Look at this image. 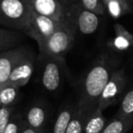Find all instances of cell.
I'll return each instance as SVG.
<instances>
[{
  "label": "cell",
  "mask_w": 133,
  "mask_h": 133,
  "mask_svg": "<svg viewBox=\"0 0 133 133\" xmlns=\"http://www.w3.org/2000/svg\"><path fill=\"white\" fill-rule=\"evenodd\" d=\"M118 66L116 57L108 54H103L95 60L83 78L78 103L79 107L85 111L98 108L100 95Z\"/></svg>",
  "instance_id": "cell-1"
},
{
  "label": "cell",
  "mask_w": 133,
  "mask_h": 133,
  "mask_svg": "<svg viewBox=\"0 0 133 133\" xmlns=\"http://www.w3.org/2000/svg\"><path fill=\"white\" fill-rule=\"evenodd\" d=\"M77 28L66 17L38 49L42 57H65L74 45Z\"/></svg>",
  "instance_id": "cell-2"
},
{
  "label": "cell",
  "mask_w": 133,
  "mask_h": 133,
  "mask_svg": "<svg viewBox=\"0 0 133 133\" xmlns=\"http://www.w3.org/2000/svg\"><path fill=\"white\" fill-rule=\"evenodd\" d=\"M33 13L28 0H0V24L25 31Z\"/></svg>",
  "instance_id": "cell-3"
},
{
  "label": "cell",
  "mask_w": 133,
  "mask_h": 133,
  "mask_svg": "<svg viewBox=\"0 0 133 133\" xmlns=\"http://www.w3.org/2000/svg\"><path fill=\"white\" fill-rule=\"evenodd\" d=\"M129 86V78L125 69L118 68L111 75L98 99V109L104 111L108 108L120 102Z\"/></svg>",
  "instance_id": "cell-4"
},
{
  "label": "cell",
  "mask_w": 133,
  "mask_h": 133,
  "mask_svg": "<svg viewBox=\"0 0 133 133\" xmlns=\"http://www.w3.org/2000/svg\"><path fill=\"white\" fill-rule=\"evenodd\" d=\"M64 20H55L33 11L25 32L37 42L39 48L48 40V37L61 26Z\"/></svg>",
  "instance_id": "cell-5"
},
{
  "label": "cell",
  "mask_w": 133,
  "mask_h": 133,
  "mask_svg": "<svg viewBox=\"0 0 133 133\" xmlns=\"http://www.w3.org/2000/svg\"><path fill=\"white\" fill-rule=\"evenodd\" d=\"M68 17L77 28V31L83 35L93 34L99 25L98 15L83 8L78 3L69 6Z\"/></svg>",
  "instance_id": "cell-6"
},
{
  "label": "cell",
  "mask_w": 133,
  "mask_h": 133,
  "mask_svg": "<svg viewBox=\"0 0 133 133\" xmlns=\"http://www.w3.org/2000/svg\"><path fill=\"white\" fill-rule=\"evenodd\" d=\"M45 59L42 72V85L48 91L54 92L60 87L63 70L65 68L64 57H43Z\"/></svg>",
  "instance_id": "cell-7"
},
{
  "label": "cell",
  "mask_w": 133,
  "mask_h": 133,
  "mask_svg": "<svg viewBox=\"0 0 133 133\" xmlns=\"http://www.w3.org/2000/svg\"><path fill=\"white\" fill-rule=\"evenodd\" d=\"M28 52L26 48L17 46L0 53V87L8 82L13 69Z\"/></svg>",
  "instance_id": "cell-8"
},
{
  "label": "cell",
  "mask_w": 133,
  "mask_h": 133,
  "mask_svg": "<svg viewBox=\"0 0 133 133\" xmlns=\"http://www.w3.org/2000/svg\"><path fill=\"white\" fill-rule=\"evenodd\" d=\"M33 11L55 20L63 21L68 17V6L60 0H28Z\"/></svg>",
  "instance_id": "cell-9"
},
{
  "label": "cell",
  "mask_w": 133,
  "mask_h": 133,
  "mask_svg": "<svg viewBox=\"0 0 133 133\" xmlns=\"http://www.w3.org/2000/svg\"><path fill=\"white\" fill-rule=\"evenodd\" d=\"M35 69V56L32 52H28L22 60L16 66L10 74L6 83L22 88L29 82Z\"/></svg>",
  "instance_id": "cell-10"
},
{
  "label": "cell",
  "mask_w": 133,
  "mask_h": 133,
  "mask_svg": "<svg viewBox=\"0 0 133 133\" xmlns=\"http://www.w3.org/2000/svg\"><path fill=\"white\" fill-rule=\"evenodd\" d=\"M107 118L103 111L98 108L86 111L84 118L83 133H100L107 126Z\"/></svg>",
  "instance_id": "cell-11"
},
{
  "label": "cell",
  "mask_w": 133,
  "mask_h": 133,
  "mask_svg": "<svg viewBox=\"0 0 133 133\" xmlns=\"http://www.w3.org/2000/svg\"><path fill=\"white\" fill-rule=\"evenodd\" d=\"M115 37L112 40V48L117 51H128L133 48V33H130L122 25L114 26Z\"/></svg>",
  "instance_id": "cell-12"
},
{
  "label": "cell",
  "mask_w": 133,
  "mask_h": 133,
  "mask_svg": "<svg viewBox=\"0 0 133 133\" xmlns=\"http://www.w3.org/2000/svg\"><path fill=\"white\" fill-rule=\"evenodd\" d=\"M46 118V110L42 106L35 105L28 109L26 115L25 123L31 127L32 129L42 131V128L45 125Z\"/></svg>",
  "instance_id": "cell-13"
},
{
  "label": "cell",
  "mask_w": 133,
  "mask_h": 133,
  "mask_svg": "<svg viewBox=\"0 0 133 133\" xmlns=\"http://www.w3.org/2000/svg\"><path fill=\"white\" fill-rule=\"evenodd\" d=\"M133 128V118H124L115 115L100 133H128Z\"/></svg>",
  "instance_id": "cell-14"
},
{
  "label": "cell",
  "mask_w": 133,
  "mask_h": 133,
  "mask_svg": "<svg viewBox=\"0 0 133 133\" xmlns=\"http://www.w3.org/2000/svg\"><path fill=\"white\" fill-rule=\"evenodd\" d=\"M105 9L113 18H119L131 11L127 0H103Z\"/></svg>",
  "instance_id": "cell-15"
},
{
  "label": "cell",
  "mask_w": 133,
  "mask_h": 133,
  "mask_svg": "<svg viewBox=\"0 0 133 133\" xmlns=\"http://www.w3.org/2000/svg\"><path fill=\"white\" fill-rule=\"evenodd\" d=\"M116 115L124 118H133V82L129 87L128 86Z\"/></svg>",
  "instance_id": "cell-16"
},
{
  "label": "cell",
  "mask_w": 133,
  "mask_h": 133,
  "mask_svg": "<svg viewBox=\"0 0 133 133\" xmlns=\"http://www.w3.org/2000/svg\"><path fill=\"white\" fill-rule=\"evenodd\" d=\"M75 109H76V106L72 108L66 107L59 112L54 123L52 133H66L68 126L74 114Z\"/></svg>",
  "instance_id": "cell-17"
},
{
  "label": "cell",
  "mask_w": 133,
  "mask_h": 133,
  "mask_svg": "<svg viewBox=\"0 0 133 133\" xmlns=\"http://www.w3.org/2000/svg\"><path fill=\"white\" fill-rule=\"evenodd\" d=\"M19 88L6 83L0 87V101L2 107H12L18 98Z\"/></svg>",
  "instance_id": "cell-18"
},
{
  "label": "cell",
  "mask_w": 133,
  "mask_h": 133,
  "mask_svg": "<svg viewBox=\"0 0 133 133\" xmlns=\"http://www.w3.org/2000/svg\"><path fill=\"white\" fill-rule=\"evenodd\" d=\"M20 39L21 36L18 32L0 28V53L13 48Z\"/></svg>",
  "instance_id": "cell-19"
},
{
  "label": "cell",
  "mask_w": 133,
  "mask_h": 133,
  "mask_svg": "<svg viewBox=\"0 0 133 133\" xmlns=\"http://www.w3.org/2000/svg\"><path fill=\"white\" fill-rule=\"evenodd\" d=\"M85 113L86 111L77 104L74 114L68 126L66 133H83Z\"/></svg>",
  "instance_id": "cell-20"
},
{
  "label": "cell",
  "mask_w": 133,
  "mask_h": 133,
  "mask_svg": "<svg viewBox=\"0 0 133 133\" xmlns=\"http://www.w3.org/2000/svg\"><path fill=\"white\" fill-rule=\"evenodd\" d=\"M78 3L83 8L93 12L98 16L104 15L106 11L103 0H78Z\"/></svg>",
  "instance_id": "cell-21"
},
{
  "label": "cell",
  "mask_w": 133,
  "mask_h": 133,
  "mask_svg": "<svg viewBox=\"0 0 133 133\" xmlns=\"http://www.w3.org/2000/svg\"><path fill=\"white\" fill-rule=\"evenodd\" d=\"M25 120L19 115L12 116L3 133H20L24 127Z\"/></svg>",
  "instance_id": "cell-22"
},
{
  "label": "cell",
  "mask_w": 133,
  "mask_h": 133,
  "mask_svg": "<svg viewBox=\"0 0 133 133\" xmlns=\"http://www.w3.org/2000/svg\"><path fill=\"white\" fill-rule=\"evenodd\" d=\"M13 107H2L0 109V133H3L12 117Z\"/></svg>",
  "instance_id": "cell-23"
},
{
  "label": "cell",
  "mask_w": 133,
  "mask_h": 133,
  "mask_svg": "<svg viewBox=\"0 0 133 133\" xmlns=\"http://www.w3.org/2000/svg\"><path fill=\"white\" fill-rule=\"evenodd\" d=\"M20 133H43V131L37 130V129H32L31 127H29V126H28L26 123H25L24 127H23V129Z\"/></svg>",
  "instance_id": "cell-24"
},
{
  "label": "cell",
  "mask_w": 133,
  "mask_h": 133,
  "mask_svg": "<svg viewBox=\"0 0 133 133\" xmlns=\"http://www.w3.org/2000/svg\"><path fill=\"white\" fill-rule=\"evenodd\" d=\"M60 1L65 5V6H66L68 8H69V6H72V5L78 3V0H60Z\"/></svg>",
  "instance_id": "cell-25"
},
{
  "label": "cell",
  "mask_w": 133,
  "mask_h": 133,
  "mask_svg": "<svg viewBox=\"0 0 133 133\" xmlns=\"http://www.w3.org/2000/svg\"><path fill=\"white\" fill-rule=\"evenodd\" d=\"M127 2L129 3V6H130L131 10H132L133 9V0H127Z\"/></svg>",
  "instance_id": "cell-26"
},
{
  "label": "cell",
  "mask_w": 133,
  "mask_h": 133,
  "mask_svg": "<svg viewBox=\"0 0 133 133\" xmlns=\"http://www.w3.org/2000/svg\"><path fill=\"white\" fill-rule=\"evenodd\" d=\"M2 108V104H1V101H0V109Z\"/></svg>",
  "instance_id": "cell-27"
},
{
  "label": "cell",
  "mask_w": 133,
  "mask_h": 133,
  "mask_svg": "<svg viewBox=\"0 0 133 133\" xmlns=\"http://www.w3.org/2000/svg\"><path fill=\"white\" fill-rule=\"evenodd\" d=\"M132 60H133V57H132Z\"/></svg>",
  "instance_id": "cell-28"
}]
</instances>
